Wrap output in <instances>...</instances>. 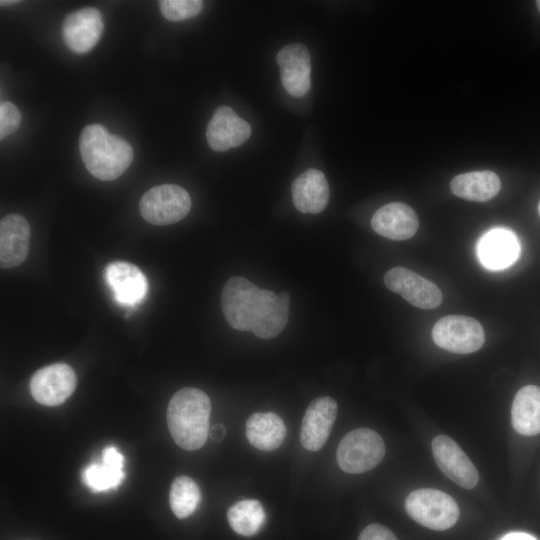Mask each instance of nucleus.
I'll return each instance as SVG.
<instances>
[{"instance_id":"nucleus-15","label":"nucleus","mask_w":540,"mask_h":540,"mask_svg":"<svg viewBox=\"0 0 540 540\" xmlns=\"http://www.w3.org/2000/svg\"><path fill=\"white\" fill-rule=\"evenodd\" d=\"M517 236L505 228H493L478 241L477 253L481 264L490 270H502L513 265L520 256Z\"/></svg>"},{"instance_id":"nucleus-1","label":"nucleus","mask_w":540,"mask_h":540,"mask_svg":"<svg viewBox=\"0 0 540 540\" xmlns=\"http://www.w3.org/2000/svg\"><path fill=\"white\" fill-rule=\"evenodd\" d=\"M290 295L258 288L234 276L224 285L221 307L227 323L239 331H250L261 339L278 336L288 322Z\"/></svg>"},{"instance_id":"nucleus-13","label":"nucleus","mask_w":540,"mask_h":540,"mask_svg":"<svg viewBox=\"0 0 540 540\" xmlns=\"http://www.w3.org/2000/svg\"><path fill=\"white\" fill-rule=\"evenodd\" d=\"M276 60L285 90L294 97L304 96L311 87V61L307 47L300 43L285 45Z\"/></svg>"},{"instance_id":"nucleus-11","label":"nucleus","mask_w":540,"mask_h":540,"mask_svg":"<svg viewBox=\"0 0 540 540\" xmlns=\"http://www.w3.org/2000/svg\"><path fill=\"white\" fill-rule=\"evenodd\" d=\"M104 24L102 15L94 7H84L69 13L62 23V38L74 53L90 51L100 40Z\"/></svg>"},{"instance_id":"nucleus-6","label":"nucleus","mask_w":540,"mask_h":540,"mask_svg":"<svg viewBox=\"0 0 540 540\" xmlns=\"http://www.w3.org/2000/svg\"><path fill=\"white\" fill-rule=\"evenodd\" d=\"M188 192L175 184H162L146 191L139 203L142 217L153 225L164 226L182 220L190 211Z\"/></svg>"},{"instance_id":"nucleus-24","label":"nucleus","mask_w":540,"mask_h":540,"mask_svg":"<svg viewBox=\"0 0 540 540\" xmlns=\"http://www.w3.org/2000/svg\"><path fill=\"white\" fill-rule=\"evenodd\" d=\"M231 528L243 536H252L265 521V511L258 500L246 499L232 505L227 511Z\"/></svg>"},{"instance_id":"nucleus-26","label":"nucleus","mask_w":540,"mask_h":540,"mask_svg":"<svg viewBox=\"0 0 540 540\" xmlns=\"http://www.w3.org/2000/svg\"><path fill=\"white\" fill-rule=\"evenodd\" d=\"M161 14L169 21H183L200 13L201 0H161L158 2Z\"/></svg>"},{"instance_id":"nucleus-18","label":"nucleus","mask_w":540,"mask_h":540,"mask_svg":"<svg viewBox=\"0 0 540 540\" xmlns=\"http://www.w3.org/2000/svg\"><path fill=\"white\" fill-rule=\"evenodd\" d=\"M372 229L392 240H407L415 235L419 219L407 204L392 202L380 207L372 216Z\"/></svg>"},{"instance_id":"nucleus-28","label":"nucleus","mask_w":540,"mask_h":540,"mask_svg":"<svg viewBox=\"0 0 540 540\" xmlns=\"http://www.w3.org/2000/svg\"><path fill=\"white\" fill-rule=\"evenodd\" d=\"M358 540H397V537L387 527L371 524L362 530Z\"/></svg>"},{"instance_id":"nucleus-19","label":"nucleus","mask_w":540,"mask_h":540,"mask_svg":"<svg viewBox=\"0 0 540 540\" xmlns=\"http://www.w3.org/2000/svg\"><path fill=\"white\" fill-rule=\"evenodd\" d=\"M292 201L301 213L317 214L327 206L330 191L327 179L318 169H308L293 181Z\"/></svg>"},{"instance_id":"nucleus-22","label":"nucleus","mask_w":540,"mask_h":540,"mask_svg":"<svg viewBox=\"0 0 540 540\" xmlns=\"http://www.w3.org/2000/svg\"><path fill=\"white\" fill-rule=\"evenodd\" d=\"M246 436L255 448L273 451L282 444L286 436V427L277 414L257 412L246 422Z\"/></svg>"},{"instance_id":"nucleus-30","label":"nucleus","mask_w":540,"mask_h":540,"mask_svg":"<svg viewBox=\"0 0 540 540\" xmlns=\"http://www.w3.org/2000/svg\"><path fill=\"white\" fill-rule=\"evenodd\" d=\"M500 540H536L532 535L523 533V532H512L504 537H502Z\"/></svg>"},{"instance_id":"nucleus-10","label":"nucleus","mask_w":540,"mask_h":540,"mask_svg":"<svg viewBox=\"0 0 540 540\" xmlns=\"http://www.w3.org/2000/svg\"><path fill=\"white\" fill-rule=\"evenodd\" d=\"M431 447L437 466L449 479L466 489L477 485L476 467L453 439L438 435L432 440Z\"/></svg>"},{"instance_id":"nucleus-31","label":"nucleus","mask_w":540,"mask_h":540,"mask_svg":"<svg viewBox=\"0 0 540 540\" xmlns=\"http://www.w3.org/2000/svg\"><path fill=\"white\" fill-rule=\"evenodd\" d=\"M17 3H19V1H15V0H1L0 1L1 6H11Z\"/></svg>"},{"instance_id":"nucleus-2","label":"nucleus","mask_w":540,"mask_h":540,"mask_svg":"<svg viewBox=\"0 0 540 540\" xmlns=\"http://www.w3.org/2000/svg\"><path fill=\"white\" fill-rule=\"evenodd\" d=\"M211 402L202 390L186 387L169 401L167 424L175 443L189 451L201 448L209 435Z\"/></svg>"},{"instance_id":"nucleus-25","label":"nucleus","mask_w":540,"mask_h":540,"mask_svg":"<svg viewBox=\"0 0 540 540\" xmlns=\"http://www.w3.org/2000/svg\"><path fill=\"white\" fill-rule=\"evenodd\" d=\"M200 490L196 482L182 475L174 479L170 488L169 502L172 512L179 519L190 516L198 507Z\"/></svg>"},{"instance_id":"nucleus-27","label":"nucleus","mask_w":540,"mask_h":540,"mask_svg":"<svg viewBox=\"0 0 540 540\" xmlns=\"http://www.w3.org/2000/svg\"><path fill=\"white\" fill-rule=\"evenodd\" d=\"M21 114L16 105L5 101L0 104V138L14 133L20 126Z\"/></svg>"},{"instance_id":"nucleus-12","label":"nucleus","mask_w":540,"mask_h":540,"mask_svg":"<svg viewBox=\"0 0 540 540\" xmlns=\"http://www.w3.org/2000/svg\"><path fill=\"white\" fill-rule=\"evenodd\" d=\"M337 403L329 396L314 399L307 407L300 430V442L309 451L326 443L337 416Z\"/></svg>"},{"instance_id":"nucleus-23","label":"nucleus","mask_w":540,"mask_h":540,"mask_svg":"<svg viewBox=\"0 0 540 540\" xmlns=\"http://www.w3.org/2000/svg\"><path fill=\"white\" fill-rule=\"evenodd\" d=\"M500 188L498 175L487 170L459 174L450 182L452 193L469 201H488L497 195Z\"/></svg>"},{"instance_id":"nucleus-4","label":"nucleus","mask_w":540,"mask_h":540,"mask_svg":"<svg viewBox=\"0 0 540 540\" xmlns=\"http://www.w3.org/2000/svg\"><path fill=\"white\" fill-rule=\"evenodd\" d=\"M407 514L417 523L432 530L451 528L459 518V507L447 493L421 488L412 491L405 502Z\"/></svg>"},{"instance_id":"nucleus-17","label":"nucleus","mask_w":540,"mask_h":540,"mask_svg":"<svg viewBox=\"0 0 540 540\" xmlns=\"http://www.w3.org/2000/svg\"><path fill=\"white\" fill-rule=\"evenodd\" d=\"M30 226L25 217L11 213L0 221V265L14 268L26 259L29 251Z\"/></svg>"},{"instance_id":"nucleus-8","label":"nucleus","mask_w":540,"mask_h":540,"mask_svg":"<svg viewBox=\"0 0 540 540\" xmlns=\"http://www.w3.org/2000/svg\"><path fill=\"white\" fill-rule=\"evenodd\" d=\"M77 378L72 367L54 363L37 370L31 377L29 389L36 402L45 406H57L74 392Z\"/></svg>"},{"instance_id":"nucleus-33","label":"nucleus","mask_w":540,"mask_h":540,"mask_svg":"<svg viewBox=\"0 0 540 540\" xmlns=\"http://www.w3.org/2000/svg\"><path fill=\"white\" fill-rule=\"evenodd\" d=\"M538 212H539V215H540V202H539V205H538Z\"/></svg>"},{"instance_id":"nucleus-7","label":"nucleus","mask_w":540,"mask_h":540,"mask_svg":"<svg viewBox=\"0 0 540 540\" xmlns=\"http://www.w3.org/2000/svg\"><path fill=\"white\" fill-rule=\"evenodd\" d=\"M432 339L436 345L449 352L468 354L483 346L485 334L476 319L463 315H448L435 323Z\"/></svg>"},{"instance_id":"nucleus-29","label":"nucleus","mask_w":540,"mask_h":540,"mask_svg":"<svg viewBox=\"0 0 540 540\" xmlns=\"http://www.w3.org/2000/svg\"><path fill=\"white\" fill-rule=\"evenodd\" d=\"M226 434V428L222 424H215L209 429V436L215 442L223 440Z\"/></svg>"},{"instance_id":"nucleus-20","label":"nucleus","mask_w":540,"mask_h":540,"mask_svg":"<svg viewBox=\"0 0 540 540\" xmlns=\"http://www.w3.org/2000/svg\"><path fill=\"white\" fill-rule=\"evenodd\" d=\"M124 457L114 446L103 449L101 462L89 464L82 473L83 483L93 492L117 488L125 477Z\"/></svg>"},{"instance_id":"nucleus-14","label":"nucleus","mask_w":540,"mask_h":540,"mask_svg":"<svg viewBox=\"0 0 540 540\" xmlns=\"http://www.w3.org/2000/svg\"><path fill=\"white\" fill-rule=\"evenodd\" d=\"M250 135L249 123L228 106L216 109L206 129L207 142L210 148L217 152L240 146Z\"/></svg>"},{"instance_id":"nucleus-5","label":"nucleus","mask_w":540,"mask_h":540,"mask_svg":"<svg viewBox=\"0 0 540 540\" xmlns=\"http://www.w3.org/2000/svg\"><path fill=\"white\" fill-rule=\"evenodd\" d=\"M384 454L385 444L382 437L372 429L358 428L341 439L336 458L344 472L359 474L377 466Z\"/></svg>"},{"instance_id":"nucleus-3","label":"nucleus","mask_w":540,"mask_h":540,"mask_svg":"<svg viewBox=\"0 0 540 540\" xmlns=\"http://www.w3.org/2000/svg\"><path fill=\"white\" fill-rule=\"evenodd\" d=\"M82 161L97 179L111 181L120 177L133 160V149L123 138L109 133L100 124L87 125L79 137Z\"/></svg>"},{"instance_id":"nucleus-21","label":"nucleus","mask_w":540,"mask_h":540,"mask_svg":"<svg viewBox=\"0 0 540 540\" xmlns=\"http://www.w3.org/2000/svg\"><path fill=\"white\" fill-rule=\"evenodd\" d=\"M511 422L515 431L524 436L540 433V387L527 385L515 395L511 408Z\"/></svg>"},{"instance_id":"nucleus-16","label":"nucleus","mask_w":540,"mask_h":540,"mask_svg":"<svg viewBox=\"0 0 540 540\" xmlns=\"http://www.w3.org/2000/svg\"><path fill=\"white\" fill-rule=\"evenodd\" d=\"M105 278L116 301L122 305L133 306L140 303L148 291L145 275L128 262L114 261L108 264Z\"/></svg>"},{"instance_id":"nucleus-9","label":"nucleus","mask_w":540,"mask_h":540,"mask_svg":"<svg viewBox=\"0 0 540 540\" xmlns=\"http://www.w3.org/2000/svg\"><path fill=\"white\" fill-rule=\"evenodd\" d=\"M384 283L388 289L421 309H433L442 302V293L433 282L404 267L388 270Z\"/></svg>"},{"instance_id":"nucleus-32","label":"nucleus","mask_w":540,"mask_h":540,"mask_svg":"<svg viewBox=\"0 0 540 540\" xmlns=\"http://www.w3.org/2000/svg\"><path fill=\"white\" fill-rule=\"evenodd\" d=\"M536 4H537L538 10L540 11V0H538V1L536 2Z\"/></svg>"}]
</instances>
